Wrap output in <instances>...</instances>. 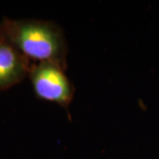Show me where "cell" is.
Returning <instances> with one entry per match:
<instances>
[{
    "label": "cell",
    "mask_w": 159,
    "mask_h": 159,
    "mask_svg": "<svg viewBox=\"0 0 159 159\" xmlns=\"http://www.w3.org/2000/svg\"><path fill=\"white\" fill-rule=\"evenodd\" d=\"M1 25L4 39L32 63L51 62L67 67V43L56 23L4 18Z\"/></svg>",
    "instance_id": "obj_1"
},
{
    "label": "cell",
    "mask_w": 159,
    "mask_h": 159,
    "mask_svg": "<svg viewBox=\"0 0 159 159\" xmlns=\"http://www.w3.org/2000/svg\"><path fill=\"white\" fill-rule=\"evenodd\" d=\"M4 40V35H3V31H2V25H1V21H0V43Z\"/></svg>",
    "instance_id": "obj_4"
},
{
    "label": "cell",
    "mask_w": 159,
    "mask_h": 159,
    "mask_svg": "<svg viewBox=\"0 0 159 159\" xmlns=\"http://www.w3.org/2000/svg\"><path fill=\"white\" fill-rule=\"evenodd\" d=\"M32 62L5 39L0 43V91L28 77Z\"/></svg>",
    "instance_id": "obj_3"
},
{
    "label": "cell",
    "mask_w": 159,
    "mask_h": 159,
    "mask_svg": "<svg viewBox=\"0 0 159 159\" xmlns=\"http://www.w3.org/2000/svg\"><path fill=\"white\" fill-rule=\"evenodd\" d=\"M28 77L34 93L40 99L64 107L71 102L75 87L61 66L51 62L32 63Z\"/></svg>",
    "instance_id": "obj_2"
}]
</instances>
